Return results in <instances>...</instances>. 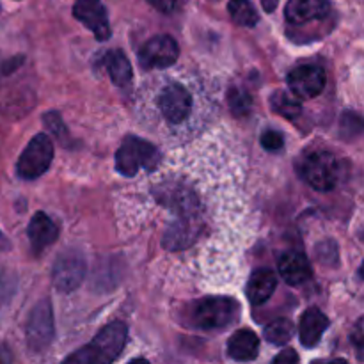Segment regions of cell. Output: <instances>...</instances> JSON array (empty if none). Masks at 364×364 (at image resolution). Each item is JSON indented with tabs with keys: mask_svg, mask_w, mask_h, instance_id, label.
I'll use <instances>...</instances> for the list:
<instances>
[{
	"mask_svg": "<svg viewBox=\"0 0 364 364\" xmlns=\"http://www.w3.org/2000/svg\"><path fill=\"white\" fill-rule=\"evenodd\" d=\"M348 164L327 149H311L301 156L297 164L299 174L311 188L331 192L345 180Z\"/></svg>",
	"mask_w": 364,
	"mask_h": 364,
	"instance_id": "1",
	"label": "cell"
},
{
	"mask_svg": "<svg viewBox=\"0 0 364 364\" xmlns=\"http://www.w3.org/2000/svg\"><path fill=\"white\" fill-rule=\"evenodd\" d=\"M128 327L124 322L109 323L103 327L95 340L89 345L82 347L75 354L68 355L64 363H75V364H109L116 361L123 352L124 345H127Z\"/></svg>",
	"mask_w": 364,
	"mask_h": 364,
	"instance_id": "2",
	"label": "cell"
},
{
	"mask_svg": "<svg viewBox=\"0 0 364 364\" xmlns=\"http://www.w3.org/2000/svg\"><path fill=\"white\" fill-rule=\"evenodd\" d=\"M240 318V304L231 297H203L188 308V322L199 331H220Z\"/></svg>",
	"mask_w": 364,
	"mask_h": 364,
	"instance_id": "3",
	"label": "cell"
},
{
	"mask_svg": "<svg viewBox=\"0 0 364 364\" xmlns=\"http://www.w3.org/2000/svg\"><path fill=\"white\" fill-rule=\"evenodd\" d=\"M162 162V153L155 144L135 135H128L116 153L117 173L134 178L139 171H155Z\"/></svg>",
	"mask_w": 364,
	"mask_h": 364,
	"instance_id": "4",
	"label": "cell"
},
{
	"mask_svg": "<svg viewBox=\"0 0 364 364\" xmlns=\"http://www.w3.org/2000/svg\"><path fill=\"white\" fill-rule=\"evenodd\" d=\"M156 201L166 206L176 219H198L201 217V205L191 187L180 181H164L153 188Z\"/></svg>",
	"mask_w": 364,
	"mask_h": 364,
	"instance_id": "5",
	"label": "cell"
},
{
	"mask_svg": "<svg viewBox=\"0 0 364 364\" xmlns=\"http://www.w3.org/2000/svg\"><path fill=\"white\" fill-rule=\"evenodd\" d=\"M53 146L48 135L38 134L31 139L27 148L20 155L16 173L21 180H38L52 166Z\"/></svg>",
	"mask_w": 364,
	"mask_h": 364,
	"instance_id": "6",
	"label": "cell"
},
{
	"mask_svg": "<svg viewBox=\"0 0 364 364\" xmlns=\"http://www.w3.org/2000/svg\"><path fill=\"white\" fill-rule=\"evenodd\" d=\"M85 272H87V262L84 252L80 249H64L53 263V287L63 294H71L85 279Z\"/></svg>",
	"mask_w": 364,
	"mask_h": 364,
	"instance_id": "7",
	"label": "cell"
},
{
	"mask_svg": "<svg viewBox=\"0 0 364 364\" xmlns=\"http://www.w3.org/2000/svg\"><path fill=\"white\" fill-rule=\"evenodd\" d=\"M25 334H27V347L31 354H43L52 345L55 327H53V311L48 299H43L34 306L27 320Z\"/></svg>",
	"mask_w": 364,
	"mask_h": 364,
	"instance_id": "8",
	"label": "cell"
},
{
	"mask_svg": "<svg viewBox=\"0 0 364 364\" xmlns=\"http://www.w3.org/2000/svg\"><path fill=\"white\" fill-rule=\"evenodd\" d=\"M160 114L169 124H181L192 112V95L180 82H167L156 98Z\"/></svg>",
	"mask_w": 364,
	"mask_h": 364,
	"instance_id": "9",
	"label": "cell"
},
{
	"mask_svg": "<svg viewBox=\"0 0 364 364\" xmlns=\"http://www.w3.org/2000/svg\"><path fill=\"white\" fill-rule=\"evenodd\" d=\"M180 57V46L171 36L160 34L144 43L139 52V63L144 68H169Z\"/></svg>",
	"mask_w": 364,
	"mask_h": 364,
	"instance_id": "10",
	"label": "cell"
},
{
	"mask_svg": "<svg viewBox=\"0 0 364 364\" xmlns=\"http://www.w3.org/2000/svg\"><path fill=\"white\" fill-rule=\"evenodd\" d=\"M73 16L89 28L98 41H107L112 36L109 14L102 0H77L73 6Z\"/></svg>",
	"mask_w": 364,
	"mask_h": 364,
	"instance_id": "11",
	"label": "cell"
},
{
	"mask_svg": "<svg viewBox=\"0 0 364 364\" xmlns=\"http://www.w3.org/2000/svg\"><path fill=\"white\" fill-rule=\"evenodd\" d=\"M288 87L301 100H311L322 95L326 87V71L315 64L295 68L288 75Z\"/></svg>",
	"mask_w": 364,
	"mask_h": 364,
	"instance_id": "12",
	"label": "cell"
},
{
	"mask_svg": "<svg viewBox=\"0 0 364 364\" xmlns=\"http://www.w3.org/2000/svg\"><path fill=\"white\" fill-rule=\"evenodd\" d=\"M205 231L203 217L198 219H176L164 235V247L169 251H185L191 247Z\"/></svg>",
	"mask_w": 364,
	"mask_h": 364,
	"instance_id": "13",
	"label": "cell"
},
{
	"mask_svg": "<svg viewBox=\"0 0 364 364\" xmlns=\"http://www.w3.org/2000/svg\"><path fill=\"white\" fill-rule=\"evenodd\" d=\"M329 13V0H290L284 7L287 21L290 25H297V27L316 20H323Z\"/></svg>",
	"mask_w": 364,
	"mask_h": 364,
	"instance_id": "14",
	"label": "cell"
},
{
	"mask_svg": "<svg viewBox=\"0 0 364 364\" xmlns=\"http://www.w3.org/2000/svg\"><path fill=\"white\" fill-rule=\"evenodd\" d=\"M279 276L283 277L284 283L290 287H301V284L308 283L313 276V269L309 265V259L306 255L299 251H287L279 256Z\"/></svg>",
	"mask_w": 364,
	"mask_h": 364,
	"instance_id": "15",
	"label": "cell"
},
{
	"mask_svg": "<svg viewBox=\"0 0 364 364\" xmlns=\"http://www.w3.org/2000/svg\"><path fill=\"white\" fill-rule=\"evenodd\" d=\"M27 235L34 255H41L46 247H50V245L57 242V238H59V226L45 212H38L34 213V217L28 223Z\"/></svg>",
	"mask_w": 364,
	"mask_h": 364,
	"instance_id": "16",
	"label": "cell"
},
{
	"mask_svg": "<svg viewBox=\"0 0 364 364\" xmlns=\"http://www.w3.org/2000/svg\"><path fill=\"white\" fill-rule=\"evenodd\" d=\"M327 329H329V318L318 308H309L308 311H304L299 326L301 343L306 348H315Z\"/></svg>",
	"mask_w": 364,
	"mask_h": 364,
	"instance_id": "17",
	"label": "cell"
},
{
	"mask_svg": "<svg viewBox=\"0 0 364 364\" xmlns=\"http://www.w3.org/2000/svg\"><path fill=\"white\" fill-rule=\"evenodd\" d=\"M259 354V338L251 329H240L228 340V355L238 363L255 361Z\"/></svg>",
	"mask_w": 364,
	"mask_h": 364,
	"instance_id": "18",
	"label": "cell"
},
{
	"mask_svg": "<svg viewBox=\"0 0 364 364\" xmlns=\"http://www.w3.org/2000/svg\"><path fill=\"white\" fill-rule=\"evenodd\" d=\"M277 288V276L272 270L259 269L256 272L251 274L249 277L247 288H245V294H247L249 302L252 306H262L272 297V294Z\"/></svg>",
	"mask_w": 364,
	"mask_h": 364,
	"instance_id": "19",
	"label": "cell"
},
{
	"mask_svg": "<svg viewBox=\"0 0 364 364\" xmlns=\"http://www.w3.org/2000/svg\"><path fill=\"white\" fill-rule=\"evenodd\" d=\"M103 66H105L114 85H117L119 89L130 87L134 71H132V64L123 50H109L103 55Z\"/></svg>",
	"mask_w": 364,
	"mask_h": 364,
	"instance_id": "20",
	"label": "cell"
},
{
	"mask_svg": "<svg viewBox=\"0 0 364 364\" xmlns=\"http://www.w3.org/2000/svg\"><path fill=\"white\" fill-rule=\"evenodd\" d=\"M270 109L287 119H295L301 116L302 103L301 98L291 91H276L270 96Z\"/></svg>",
	"mask_w": 364,
	"mask_h": 364,
	"instance_id": "21",
	"label": "cell"
},
{
	"mask_svg": "<svg viewBox=\"0 0 364 364\" xmlns=\"http://www.w3.org/2000/svg\"><path fill=\"white\" fill-rule=\"evenodd\" d=\"M228 13H230L231 20L240 27H256L259 21V14L251 0H230Z\"/></svg>",
	"mask_w": 364,
	"mask_h": 364,
	"instance_id": "22",
	"label": "cell"
},
{
	"mask_svg": "<svg viewBox=\"0 0 364 364\" xmlns=\"http://www.w3.org/2000/svg\"><path fill=\"white\" fill-rule=\"evenodd\" d=\"M294 323L288 318H277L265 327V340L272 345H287L294 338Z\"/></svg>",
	"mask_w": 364,
	"mask_h": 364,
	"instance_id": "23",
	"label": "cell"
},
{
	"mask_svg": "<svg viewBox=\"0 0 364 364\" xmlns=\"http://www.w3.org/2000/svg\"><path fill=\"white\" fill-rule=\"evenodd\" d=\"M228 105H230L231 112L237 117H245L251 114L252 98L245 89L242 87H231L228 91Z\"/></svg>",
	"mask_w": 364,
	"mask_h": 364,
	"instance_id": "24",
	"label": "cell"
},
{
	"mask_svg": "<svg viewBox=\"0 0 364 364\" xmlns=\"http://www.w3.org/2000/svg\"><path fill=\"white\" fill-rule=\"evenodd\" d=\"M340 134L341 137L347 139V141H354L359 135L363 134V119L358 112L354 110H347V112L341 116L340 121Z\"/></svg>",
	"mask_w": 364,
	"mask_h": 364,
	"instance_id": "25",
	"label": "cell"
},
{
	"mask_svg": "<svg viewBox=\"0 0 364 364\" xmlns=\"http://www.w3.org/2000/svg\"><path fill=\"white\" fill-rule=\"evenodd\" d=\"M16 291V277L6 269H0V306L7 304Z\"/></svg>",
	"mask_w": 364,
	"mask_h": 364,
	"instance_id": "26",
	"label": "cell"
},
{
	"mask_svg": "<svg viewBox=\"0 0 364 364\" xmlns=\"http://www.w3.org/2000/svg\"><path fill=\"white\" fill-rule=\"evenodd\" d=\"M318 262L326 263V265H336L338 263V244L333 240H326L322 244L316 245L315 251Z\"/></svg>",
	"mask_w": 364,
	"mask_h": 364,
	"instance_id": "27",
	"label": "cell"
},
{
	"mask_svg": "<svg viewBox=\"0 0 364 364\" xmlns=\"http://www.w3.org/2000/svg\"><path fill=\"white\" fill-rule=\"evenodd\" d=\"M262 146L267 151H279L284 146L283 134H279V132L276 130H267L265 134L262 135Z\"/></svg>",
	"mask_w": 364,
	"mask_h": 364,
	"instance_id": "28",
	"label": "cell"
},
{
	"mask_svg": "<svg viewBox=\"0 0 364 364\" xmlns=\"http://www.w3.org/2000/svg\"><path fill=\"white\" fill-rule=\"evenodd\" d=\"M148 4H151L155 9L162 11V13H173L176 9L178 0H146Z\"/></svg>",
	"mask_w": 364,
	"mask_h": 364,
	"instance_id": "29",
	"label": "cell"
},
{
	"mask_svg": "<svg viewBox=\"0 0 364 364\" xmlns=\"http://www.w3.org/2000/svg\"><path fill=\"white\" fill-rule=\"evenodd\" d=\"M352 340H354L355 348H358L359 359H363V355H361V350H363V320H359V322L355 323L354 331H352Z\"/></svg>",
	"mask_w": 364,
	"mask_h": 364,
	"instance_id": "30",
	"label": "cell"
},
{
	"mask_svg": "<svg viewBox=\"0 0 364 364\" xmlns=\"http://www.w3.org/2000/svg\"><path fill=\"white\" fill-rule=\"evenodd\" d=\"M274 363H299V355H297V352L295 350H291V348H287V350H283L281 352L279 355H276V358H274Z\"/></svg>",
	"mask_w": 364,
	"mask_h": 364,
	"instance_id": "31",
	"label": "cell"
},
{
	"mask_svg": "<svg viewBox=\"0 0 364 364\" xmlns=\"http://www.w3.org/2000/svg\"><path fill=\"white\" fill-rule=\"evenodd\" d=\"M13 354L6 345H0V363H13Z\"/></svg>",
	"mask_w": 364,
	"mask_h": 364,
	"instance_id": "32",
	"label": "cell"
},
{
	"mask_svg": "<svg viewBox=\"0 0 364 364\" xmlns=\"http://www.w3.org/2000/svg\"><path fill=\"white\" fill-rule=\"evenodd\" d=\"M263 6V9L267 11V13H274L277 7V4H279V0H259Z\"/></svg>",
	"mask_w": 364,
	"mask_h": 364,
	"instance_id": "33",
	"label": "cell"
},
{
	"mask_svg": "<svg viewBox=\"0 0 364 364\" xmlns=\"http://www.w3.org/2000/svg\"><path fill=\"white\" fill-rule=\"evenodd\" d=\"M9 249H11V242L7 240L6 235L0 231V251H9Z\"/></svg>",
	"mask_w": 364,
	"mask_h": 364,
	"instance_id": "34",
	"label": "cell"
},
{
	"mask_svg": "<svg viewBox=\"0 0 364 364\" xmlns=\"http://www.w3.org/2000/svg\"><path fill=\"white\" fill-rule=\"evenodd\" d=\"M0 70H2V64H0Z\"/></svg>",
	"mask_w": 364,
	"mask_h": 364,
	"instance_id": "35",
	"label": "cell"
}]
</instances>
